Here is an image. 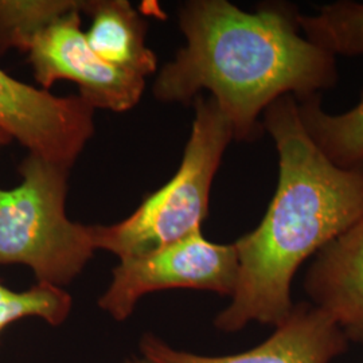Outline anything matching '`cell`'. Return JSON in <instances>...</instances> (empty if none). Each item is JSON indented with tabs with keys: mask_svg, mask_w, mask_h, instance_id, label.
<instances>
[{
	"mask_svg": "<svg viewBox=\"0 0 363 363\" xmlns=\"http://www.w3.org/2000/svg\"><path fill=\"white\" fill-rule=\"evenodd\" d=\"M298 13L280 0L253 13L228 0L187 1L179 10L186 45L160 70L154 96L187 104L210 91L234 140L259 139L262 115L276 100L300 101L337 85V57L301 33Z\"/></svg>",
	"mask_w": 363,
	"mask_h": 363,
	"instance_id": "6da1fadb",
	"label": "cell"
},
{
	"mask_svg": "<svg viewBox=\"0 0 363 363\" xmlns=\"http://www.w3.org/2000/svg\"><path fill=\"white\" fill-rule=\"evenodd\" d=\"M262 127L277 152V186L259 226L234 242L237 286L214 322L225 333L286 322L298 268L363 218V164L342 169L330 162L304 130L294 96L269 105Z\"/></svg>",
	"mask_w": 363,
	"mask_h": 363,
	"instance_id": "7a4b0ae2",
	"label": "cell"
},
{
	"mask_svg": "<svg viewBox=\"0 0 363 363\" xmlns=\"http://www.w3.org/2000/svg\"><path fill=\"white\" fill-rule=\"evenodd\" d=\"M193 104L194 121L175 175L125 220L93 226L96 249L124 259L202 230L213 182L234 136L229 120L210 96L199 94Z\"/></svg>",
	"mask_w": 363,
	"mask_h": 363,
	"instance_id": "3957f363",
	"label": "cell"
},
{
	"mask_svg": "<svg viewBox=\"0 0 363 363\" xmlns=\"http://www.w3.org/2000/svg\"><path fill=\"white\" fill-rule=\"evenodd\" d=\"M21 184L0 187V265L30 267L38 284L73 281L96 250L93 226L66 217L69 169L27 154Z\"/></svg>",
	"mask_w": 363,
	"mask_h": 363,
	"instance_id": "277c9868",
	"label": "cell"
},
{
	"mask_svg": "<svg viewBox=\"0 0 363 363\" xmlns=\"http://www.w3.org/2000/svg\"><path fill=\"white\" fill-rule=\"evenodd\" d=\"M237 277L235 245L211 242L201 230L166 247L120 259L99 306L113 319L125 320L147 294L189 288L232 298Z\"/></svg>",
	"mask_w": 363,
	"mask_h": 363,
	"instance_id": "5b68a950",
	"label": "cell"
},
{
	"mask_svg": "<svg viewBox=\"0 0 363 363\" xmlns=\"http://www.w3.org/2000/svg\"><path fill=\"white\" fill-rule=\"evenodd\" d=\"M27 54L34 77L45 91L60 79L72 81L93 109L125 112L143 94L145 78L109 65L91 50L81 30V11L66 13L45 27Z\"/></svg>",
	"mask_w": 363,
	"mask_h": 363,
	"instance_id": "8992f818",
	"label": "cell"
},
{
	"mask_svg": "<svg viewBox=\"0 0 363 363\" xmlns=\"http://www.w3.org/2000/svg\"><path fill=\"white\" fill-rule=\"evenodd\" d=\"M93 108L58 97L0 70V130L30 154L70 169L94 133Z\"/></svg>",
	"mask_w": 363,
	"mask_h": 363,
	"instance_id": "52a82bcc",
	"label": "cell"
},
{
	"mask_svg": "<svg viewBox=\"0 0 363 363\" xmlns=\"http://www.w3.org/2000/svg\"><path fill=\"white\" fill-rule=\"evenodd\" d=\"M349 339L325 312L310 303L295 304L286 322L252 350L205 357L169 347L147 334L140 342L148 363H331L347 350Z\"/></svg>",
	"mask_w": 363,
	"mask_h": 363,
	"instance_id": "ba28073f",
	"label": "cell"
},
{
	"mask_svg": "<svg viewBox=\"0 0 363 363\" xmlns=\"http://www.w3.org/2000/svg\"><path fill=\"white\" fill-rule=\"evenodd\" d=\"M304 289L349 340L363 343V218L315 255Z\"/></svg>",
	"mask_w": 363,
	"mask_h": 363,
	"instance_id": "9c48e42d",
	"label": "cell"
},
{
	"mask_svg": "<svg viewBox=\"0 0 363 363\" xmlns=\"http://www.w3.org/2000/svg\"><path fill=\"white\" fill-rule=\"evenodd\" d=\"M85 33L91 50L109 65L147 77L156 72V55L145 45L147 27L127 0H91Z\"/></svg>",
	"mask_w": 363,
	"mask_h": 363,
	"instance_id": "30bf717a",
	"label": "cell"
},
{
	"mask_svg": "<svg viewBox=\"0 0 363 363\" xmlns=\"http://www.w3.org/2000/svg\"><path fill=\"white\" fill-rule=\"evenodd\" d=\"M298 109L304 130L330 162L342 169L363 164V88L358 103L342 113L327 112L322 94L300 100Z\"/></svg>",
	"mask_w": 363,
	"mask_h": 363,
	"instance_id": "8fae6325",
	"label": "cell"
},
{
	"mask_svg": "<svg viewBox=\"0 0 363 363\" xmlns=\"http://www.w3.org/2000/svg\"><path fill=\"white\" fill-rule=\"evenodd\" d=\"M298 21L307 38L335 57H363V1H333Z\"/></svg>",
	"mask_w": 363,
	"mask_h": 363,
	"instance_id": "7c38bea8",
	"label": "cell"
},
{
	"mask_svg": "<svg viewBox=\"0 0 363 363\" xmlns=\"http://www.w3.org/2000/svg\"><path fill=\"white\" fill-rule=\"evenodd\" d=\"M91 0H0V57L26 52L39 33L66 13H86Z\"/></svg>",
	"mask_w": 363,
	"mask_h": 363,
	"instance_id": "4fadbf2b",
	"label": "cell"
},
{
	"mask_svg": "<svg viewBox=\"0 0 363 363\" xmlns=\"http://www.w3.org/2000/svg\"><path fill=\"white\" fill-rule=\"evenodd\" d=\"M72 310V298L64 288L37 284L15 292L0 284V333L16 320L35 316L50 325H61Z\"/></svg>",
	"mask_w": 363,
	"mask_h": 363,
	"instance_id": "5bb4252c",
	"label": "cell"
},
{
	"mask_svg": "<svg viewBox=\"0 0 363 363\" xmlns=\"http://www.w3.org/2000/svg\"><path fill=\"white\" fill-rule=\"evenodd\" d=\"M13 142L3 130H0V147H3V145H7V144H10Z\"/></svg>",
	"mask_w": 363,
	"mask_h": 363,
	"instance_id": "9a60e30c",
	"label": "cell"
},
{
	"mask_svg": "<svg viewBox=\"0 0 363 363\" xmlns=\"http://www.w3.org/2000/svg\"><path fill=\"white\" fill-rule=\"evenodd\" d=\"M124 363H148L145 359H138V358H135V359H130V361H125Z\"/></svg>",
	"mask_w": 363,
	"mask_h": 363,
	"instance_id": "2e32d148",
	"label": "cell"
}]
</instances>
